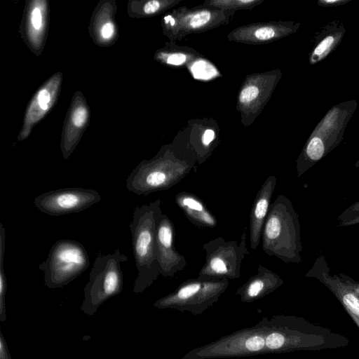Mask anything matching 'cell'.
Here are the masks:
<instances>
[{"instance_id":"cell-27","label":"cell","mask_w":359,"mask_h":359,"mask_svg":"<svg viewBox=\"0 0 359 359\" xmlns=\"http://www.w3.org/2000/svg\"><path fill=\"white\" fill-rule=\"evenodd\" d=\"M338 276L344 283L351 288L359 298V282L343 272H340Z\"/></svg>"},{"instance_id":"cell-28","label":"cell","mask_w":359,"mask_h":359,"mask_svg":"<svg viewBox=\"0 0 359 359\" xmlns=\"http://www.w3.org/2000/svg\"><path fill=\"white\" fill-rule=\"evenodd\" d=\"M114 25L111 22L104 24L100 29V34L103 39H109L114 34Z\"/></svg>"},{"instance_id":"cell-23","label":"cell","mask_w":359,"mask_h":359,"mask_svg":"<svg viewBox=\"0 0 359 359\" xmlns=\"http://www.w3.org/2000/svg\"><path fill=\"white\" fill-rule=\"evenodd\" d=\"M192 53L183 51H174L170 53H161L158 57L166 64L180 66L194 58Z\"/></svg>"},{"instance_id":"cell-3","label":"cell","mask_w":359,"mask_h":359,"mask_svg":"<svg viewBox=\"0 0 359 359\" xmlns=\"http://www.w3.org/2000/svg\"><path fill=\"white\" fill-rule=\"evenodd\" d=\"M193 155H178L165 149L154 158L140 162L126 179L127 189L137 195L167 190L179 183L194 168Z\"/></svg>"},{"instance_id":"cell-32","label":"cell","mask_w":359,"mask_h":359,"mask_svg":"<svg viewBox=\"0 0 359 359\" xmlns=\"http://www.w3.org/2000/svg\"><path fill=\"white\" fill-rule=\"evenodd\" d=\"M356 224H359V217H357L355 219H353L346 223H345L343 226H352Z\"/></svg>"},{"instance_id":"cell-22","label":"cell","mask_w":359,"mask_h":359,"mask_svg":"<svg viewBox=\"0 0 359 359\" xmlns=\"http://www.w3.org/2000/svg\"><path fill=\"white\" fill-rule=\"evenodd\" d=\"M180 2L177 0H151L144 2L142 6V15L146 16L160 13Z\"/></svg>"},{"instance_id":"cell-14","label":"cell","mask_w":359,"mask_h":359,"mask_svg":"<svg viewBox=\"0 0 359 359\" xmlns=\"http://www.w3.org/2000/svg\"><path fill=\"white\" fill-rule=\"evenodd\" d=\"M280 72L256 75L243 84L238 99V107L242 114H255L266 102L278 81Z\"/></svg>"},{"instance_id":"cell-33","label":"cell","mask_w":359,"mask_h":359,"mask_svg":"<svg viewBox=\"0 0 359 359\" xmlns=\"http://www.w3.org/2000/svg\"><path fill=\"white\" fill-rule=\"evenodd\" d=\"M355 168H359V160L355 162Z\"/></svg>"},{"instance_id":"cell-24","label":"cell","mask_w":359,"mask_h":359,"mask_svg":"<svg viewBox=\"0 0 359 359\" xmlns=\"http://www.w3.org/2000/svg\"><path fill=\"white\" fill-rule=\"evenodd\" d=\"M45 12L42 11V9L36 6L31 11L30 13V26L32 30L34 32H40L44 27V18Z\"/></svg>"},{"instance_id":"cell-4","label":"cell","mask_w":359,"mask_h":359,"mask_svg":"<svg viewBox=\"0 0 359 359\" xmlns=\"http://www.w3.org/2000/svg\"><path fill=\"white\" fill-rule=\"evenodd\" d=\"M354 100L334 106L308 138L296 161L298 177L336 148L343 140L346 126L356 109Z\"/></svg>"},{"instance_id":"cell-5","label":"cell","mask_w":359,"mask_h":359,"mask_svg":"<svg viewBox=\"0 0 359 359\" xmlns=\"http://www.w3.org/2000/svg\"><path fill=\"white\" fill-rule=\"evenodd\" d=\"M128 257L118 249L114 253L98 255L90 271L89 281L84 287V299L81 310L89 316L109 298L119 294L123 287L121 263Z\"/></svg>"},{"instance_id":"cell-21","label":"cell","mask_w":359,"mask_h":359,"mask_svg":"<svg viewBox=\"0 0 359 359\" xmlns=\"http://www.w3.org/2000/svg\"><path fill=\"white\" fill-rule=\"evenodd\" d=\"M262 0H214L207 1L201 7L220 9L227 11H235L241 9H251L260 4Z\"/></svg>"},{"instance_id":"cell-16","label":"cell","mask_w":359,"mask_h":359,"mask_svg":"<svg viewBox=\"0 0 359 359\" xmlns=\"http://www.w3.org/2000/svg\"><path fill=\"white\" fill-rule=\"evenodd\" d=\"M283 283L280 276L259 264L257 273L241 285L236 294L243 302H251L273 292Z\"/></svg>"},{"instance_id":"cell-8","label":"cell","mask_w":359,"mask_h":359,"mask_svg":"<svg viewBox=\"0 0 359 359\" xmlns=\"http://www.w3.org/2000/svg\"><path fill=\"white\" fill-rule=\"evenodd\" d=\"M229 283L228 279H189L174 292L157 300L154 306L161 309L189 311L197 315L217 302Z\"/></svg>"},{"instance_id":"cell-29","label":"cell","mask_w":359,"mask_h":359,"mask_svg":"<svg viewBox=\"0 0 359 359\" xmlns=\"http://www.w3.org/2000/svg\"><path fill=\"white\" fill-rule=\"evenodd\" d=\"M215 137V133L212 129H207L203 133L201 137V143L203 144V147L204 149H207L210 147V145L213 142Z\"/></svg>"},{"instance_id":"cell-31","label":"cell","mask_w":359,"mask_h":359,"mask_svg":"<svg viewBox=\"0 0 359 359\" xmlns=\"http://www.w3.org/2000/svg\"><path fill=\"white\" fill-rule=\"evenodd\" d=\"M351 0H319L318 4L320 6L333 7L344 5Z\"/></svg>"},{"instance_id":"cell-13","label":"cell","mask_w":359,"mask_h":359,"mask_svg":"<svg viewBox=\"0 0 359 359\" xmlns=\"http://www.w3.org/2000/svg\"><path fill=\"white\" fill-rule=\"evenodd\" d=\"M300 24L293 22H269L238 27L228 36L230 41L263 44L280 39L295 32Z\"/></svg>"},{"instance_id":"cell-30","label":"cell","mask_w":359,"mask_h":359,"mask_svg":"<svg viewBox=\"0 0 359 359\" xmlns=\"http://www.w3.org/2000/svg\"><path fill=\"white\" fill-rule=\"evenodd\" d=\"M0 359H11L3 333L0 332Z\"/></svg>"},{"instance_id":"cell-2","label":"cell","mask_w":359,"mask_h":359,"mask_svg":"<svg viewBox=\"0 0 359 359\" xmlns=\"http://www.w3.org/2000/svg\"><path fill=\"white\" fill-rule=\"evenodd\" d=\"M162 201L157 198L147 205L137 206L129 224L132 247L137 269L133 291L140 293L149 287L160 275L156 259V234L163 214Z\"/></svg>"},{"instance_id":"cell-17","label":"cell","mask_w":359,"mask_h":359,"mask_svg":"<svg viewBox=\"0 0 359 359\" xmlns=\"http://www.w3.org/2000/svg\"><path fill=\"white\" fill-rule=\"evenodd\" d=\"M60 82V77L55 75L33 97L29 105L23 130L20 134L19 140L26 138L29 135L32 127L41 119L50 109L55 100Z\"/></svg>"},{"instance_id":"cell-19","label":"cell","mask_w":359,"mask_h":359,"mask_svg":"<svg viewBox=\"0 0 359 359\" xmlns=\"http://www.w3.org/2000/svg\"><path fill=\"white\" fill-rule=\"evenodd\" d=\"M344 25L335 20L327 24L315 36L313 48L309 55L311 65L325 59L339 44L344 35Z\"/></svg>"},{"instance_id":"cell-1","label":"cell","mask_w":359,"mask_h":359,"mask_svg":"<svg viewBox=\"0 0 359 359\" xmlns=\"http://www.w3.org/2000/svg\"><path fill=\"white\" fill-rule=\"evenodd\" d=\"M299 216L292 201L283 194L271 204L262 233V247L270 257L285 263L299 264L303 251Z\"/></svg>"},{"instance_id":"cell-7","label":"cell","mask_w":359,"mask_h":359,"mask_svg":"<svg viewBox=\"0 0 359 359\" xmlns=\"http://www.w3.org/2000/svg\"><path fill=\"white\" fill-rule=\"evenodd\" d=\"M245 227L240 241H226L217 237L203 244L205 262L198 272L204 280L236 279L241 277V264L249 255Z\"/></svg>"},{"instance_id":"cell-9","label":"cell","mask_w":359,"mask_h":359,"mask_svg":"<svg viewBox=\"0 0 359 359\" xmlns=\"http://www.w3.org/2000/svg\"><path fill=\"white\" fill-rule=\"evenodd\" d=\"M230 15L220 9L180 8L163 18L164 33L170 39L180 40L187 34L215 28L228 21Z\"/></svg>"},{"instance_id":"cell-25","label":"cell","mask_w":359,"mask_h":359,"mask_svg":"<svg viewBox=\"0 0 359 359\" xmlns=\"http://www.w3.org/2000/svg\"><path fill=\"white\" fill-rule=\"evenodd\" d=\"M88 117L87 108L79 105L74 108L71 114V123L77 128H81L86 123Z\"/></svg>"},{"instance_id":"cell-18","label":"cell","mask_w":359,"mask_h":359,"mask_svg":"<svg viewBox=\"0 0 359 359\" xmlns=\"http://www.w3.org/2000/svg\"><path fill=\"white\" fill-rule=\"evenodd\" d=\"M177 205L186 217L198 228H215L217 225L215 216L203 201L194 194L180 191L175 196Z\"/></svg>"},{"instance_id":"cell-6","label":"cell","mask_w":359,"mask_h":359,"mask_svg":"<svg viewBox=\"0 0 359 359\" xmlns=\"http://www.w3.org/2000/svg\"><path fill=\"white\" fill-rule=\"evenodd\" d=\"M90 265L88 254L79 242L60 239L39 265L44 273L45 285L50 289L63 287L84 272Z\"/></svg>"},{"instance_id":"cell-10","label":"cell","mask_w":359,"mask_h":359,"mask_svg":"<svg viewBox=\"0 0 359 359\" xmlns=\"http://www.w3.org/2000/svg\"><path fill=\"white\" fill-rule=\"evenodd\" d=\"M100 200V194L95 189L68 187L41 194L34 203L41 212L59 217L84 211Z\"/></svg>"},{"instance_id":"cell-12","label":"cell","mask_w":359,"mask_h":359,"mask_svg":"<svg viewBox=\"0 0 359 359\" xmlns=\"http://www.w3.org/2000/svg\"><path fill=\"white\" fill-rule=\"evenodd\" d=\"M175 226L165 214H162L156 228V259L160 275L172 278L187 266L184 256L174 247Z\"/></svg>"},{"instance_id":"cell-20","label":"cell","mask_w":359,"mask_h":359,"mask_svg":"<svg viewBox=\"0 0 359 359\" xmlns=\"http://www.w3.org/2000/svg\"><path fill=\"white\" fill-rule=\"evenodd\" d=\"M6 250V229L0 223V320H6V293L7 289L6 276L4 271V255Z\"/></svg>"},{"instance_id":"cell-11","label":"cell","mask_w":359,"mask_h":359,"mask_svg":"<svg viewBox=\"0 0 359 359\" xmlns=\"http://www.w3.org/2000/svg\"><path fill=\"white\" fill-rule=\"evenodd\" d=\"M305 276L318 280L337 298L346 313L359 328V298L337 274L330 273V269L323 255L315 259Z\"/></svg>"},{"instance_id":"cell-15","label":"cell","mask_w":359,"mask_h":359,"mask_svg":"<svg viewBox=\"0 0 359 359\" xmlns=\"http://www.w3.org/2000/svg\"><path fill=\"white\" fill-rule=\"evenodd\" d=\"M276 183V176L271 175L267 177L257 191L253 201L250 212V243L252 250H255L260 243Z\"/></svg>"},{"instance_id":"cell-26","label":"cell","mask_w":359,"mask_h":359,"mask_svg":"<svg viewBox=\"0 0 359 359\" xmlns=\"http://www.w3.org/2000/svg\"><path fill=\"white\" fill-rule=\"evenodd\" d=\"M357 217H359V201L349 205L338 216L337 226H343L345 223Z\"/></svg>"}]
</instances>
